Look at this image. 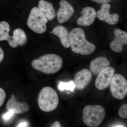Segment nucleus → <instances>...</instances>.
<instances>
[{
    "instance_id": "1",
    "label": "nucleus",
    "mask_w": 127,
    "mask_h": 127,
    "mask_svg": "<svg viewBox=\"0 0 127 127\" xmlns=\"http://www.w3.org/2000/svg\"><path fill=\"white\" fill-rule=\"evenodd\" d=\"M70 43L72 51L82 55H91L95 51L96 47L86 38L83 30L79 28L73 29L69 33Z\"/></svg>"
},
{
    "instance_id": "2",
    "label": "nucleus",
    "mask_w": 127,
    "mask_h": 127,
    "mask_svg": "<svg viewBox=\"0 0 127 127\" xmlns=\"http://www.w3.org/2000/svg\"><path fill=\"white\" fill-rule=\"evenodd\" d=\"M31 64L32 67L37 70L45 74H53L62 68L63 61L58 55L47 54L33 60Z\"/></svg>"
},
{
    "instance_id": "3",
    "label": "nucleus",
    "mask_w": 127,
    "mask_h": 127,
    "mask_svg": "<svg viewBox=\"0 0 127 127\" xmlns=\"http://www.w3.org/2000/svg\"><path fill=\"white\" fill-rule=\"evenodd\" d=\"M59 102L58 95L52 88L45 87L39 92L37 103L39 108L43 112H48L55 110Z\"/></svg>"
},
{
    "instance_id": "4",
    "label": "nucleus",
    "mask_w": 127,
    "mask_h": 127,
    "mask_svg": "<svg viewBox=\"0 0 127 127\" xmlns=\"http://www.w3.org/2000/svg\"><path fill=\"white\" fill-rule=\"evenodd\" d=\"M106 115V111L100 105H88L83 111V120L88 127H96L101 124Z\"/></svg>"
},
{
    "instance_id": "5",
    "label": "nucleus",
    "mask_w": 127,
    "mask_h": 127,
    "mask_svg": "<svg viewBox=\"0 0 127 127\" xmlns=\"http://www.w3.org/2000/svg\"><path fill=\"white\" fill-rule=\"evenodd\" d=\"M48 20L38 7L32 9L27 21L28 27L34 32L42 34L47 30L46 23Z\"/></svg>"
},
{
    "instance_id": "6",
    "label": "nucleus",
    "mask_w": 127,
    "mask_h": 127,
    "mask_svg": "<svg viewBox=\"0 0 127 127\" xmlns=\"http://www.w3.org/2000/svg\"><path fill=\"white\" fill-rule=\"evenodd\" d=\"M110 89L113 96L118 100H122L127 94V81L125 78L119 74L114 75Z\"/></svg>"
},
{
    "instance_id": "7",
    "label": "nucleus",
    "mask_w": 127,
    "mask_h": 127,
    "mask_svg": "<svg viewBox=\"0 0 127 127\" xmlns=\"http://www.w3.org/2000/svg\"><path fill=\"white\" fill-rule=\"evenodd\" d=\"M115 70L112 67H108L98 74L95 79V86L98 90L102 91L107 88L114 75Z\"/></svg>"
},
{
    "instance_id": "8",
    "label": "nucleus",
    "mask_w": 127,
    "mask_h": 127,
    "mask_svg": "<svg viewBox=\"0 0 127 127\" xmlns=\"http://www.w3.org/2000/svg\"><path fill=\"white\" fill-rule=\"evenodd\" d=\"M60 7L57 13V19L59 23L67 21L75 12L74 8L66 0H62L59 2Z\"/></svg>"
},
{
    "instance_id": "9",
    "label": "nucleus",
    "mask_w": 127,
    "mask_h": 127,
    "mask_svg": "<svg viewBox=\"0 0 127 127\" xmlns=\"http://www.w3.org/2000/svg\"><path fill=\"white\" fill-rule=\"evenodd\" d=\"M110 8L111 5L109 4H102L101 9L96 13L97 16L100 21L105 22L110 25H114L118 22L119 16L117 14H110Z\"/></svg>"
},
{
    "instance_id": "10",
    "label": "nucleus",
    "mask_w": 127,
    "mask_h": 127,
    "mask_svg": "<svg viewBox=\"0 0 127 127\" xmlns=\"http://www.w3.org/2000/svg\"><path fill=\"white\" fill-rule=\"evenodd\" d=\"M114 39L110 44L111 50L115 52L122 51L123 46L127 44V33L126 32L117 28L114 31Z\"/></svg>"
},
{
    "instance_id": "11",
    "label": "nucleus",
    "mask_w": 127,
    "mask_h": 127,
    "mask_svg": "<svg viewBox=\"0 0 127 127\" xmlns=\"http://www.w3.org/2000/svg\"><path fill=\"white\" fill-rule=\"evenodd\" d=\"M81 16L77 21V25L81 26H91L94 22L97 16L95 9L91 7H84L80 12Z\"/></svg>"
},
{
    "instance_id": "12",
    "label": "nucleus",
    "mask_w": 127,
    "mask_h": 127,
    "mask_svg": "<svg viewBox=\"0 0 127 127\" xmlns=\"http://www.w3.org/2000/svg\"><path fill=\"white\" fill-rule=\"evenodd\" d=\"M92 78V72L88 69L84 68L78 72L74 77L77 89L79 91L83 90L89 84Z\"/></svg>"
},
{
    "instance_id": "13",
    "label": "nucleus",
    "mask_w": 127,
    "mask_h": 127,
    "mask_svg": "<svg viewBox=\"0 0 127 127\" xmlns=\"http://www.w3.org/2000/svg\"><path fill=\"white\" fill-rule=\"evenodd\" d=\"M6 108L7 111H11L15 114H20L29 111L30 107L27 103L17 101L15 95H12L6 103Z\"/></svg>"
},
{
    "instance_id": "14",
    "label": "nucleus",
    "mask_w": 127,
    "mask_h": 127,
    "mask_svg": "<svg viewBox=\"0 0 127 127\" xmlns=\"http://www.w3.org/2000/svg\"><path fill=\"white\" fill-rule=\"evenodd\" d=\"M110 62L105 57H98L91 61L90 69L91 72L94 75H98L103 70L110 65Z\"/></svg>"
},
{
    "instance_id": "15",
    "label": "nucleus",
    "mask_w": 127,
    "mask_h": 127,
    "mask_svg": "<svg viewBox=\"0 0 127 127\" xmlns=\"http://www.w3.org/2000/svg\"><path fill=\"white\" fill-rule=\"evenodd\" d=\"M52 32L59 37L61 43L64 47L68 48L70 46L69 33L66 27L58 25L53 29Z\"/></svg>"
},
{
    "instance_id": "16",
    "label": "nucleus",
    "mask_w": 127,
    "mask_h": 127,
    "mask_svg": "<svg viewBox=\"0 0 127 127\" xmlns=\"http://www.w3.org/2000/svg\"><path fill=\"white\" fill-rule=\"evenodd\" d=\"M10 28L9 23L2 21L0 22V41H7L9 45L15 48L18 46L12 36L9 35Z\"/></svg>"
},
{
    "instance_id": "17",
    "label": "nucleus",
    "mask_w": 127,
    "mask_h": 127,
    "mask_svg": "<svg viewBox=\"0 0 127 127\" xmlns=\"http://www.w3.org/2000/svg\"><path fill=\"white\" fill-rule=\"evenodd\" d=\"M38 7L48 20L51 21L56 17V11L51 2L44 0H40Z\"/></svg>"
},
{
    "instance_id": "18",
    "label": "nucleus",
    "mask_w": 127,
    "mask_h": 127,
    "mask_svg": "<svg viewBox=\"0 0 127 127\" xmlns=\"http://www.w3.org/2000/svg\"><path fill=\"white\" fill-rule=\"evenodd\" d=\"M12 37L18 46H23L27 42V38L25 32L22 29L17 28L13 32Z\"/></svg>"
},
{
    "instance_id": "19",
    "label": "nucleus",
    "mask_w": 127,
    "mask_h": 127,
    "mask_svg": "<svg viewBox=\"0 0 127 127\" xmlns=\"http://www.w3.org/2000/svg\"><path fill=\"white\" fill-rule=\"evenodd\" d=\"M58 87L59 90L61 91L64 90H70L72 92L76 87V85L73 81L67 83L60 82Z\"/></svg>"
},
{
    "instance_id": "20",
    "label": "nucleus",
    "mask_w": 127,
    "mask_h": 127,
    "mask_svg": "<svg viewBox=\"0 0 127 127\" xmlns=\"http://www.w3.org/2000/svg\"><path fill=\"white\" fill-rule=\"evenodd\" d=\"M118 114L120 117L123 119L127 118V105L124 104L122 106L118 111Z\"/></svg>"
},
{
    "instance_id": "21",
    "label": "nucleus",
    "mask_w": 127,
    "mask_h": 127,
    "mask_svg": "<svg viewBox=\"0 0 127 127\" xmlns=\"http://www.w3.org/2000/svg\"><path fill=\"white\" fill-rule=\"evenodd\" d=\"M6 97V94L4 91L0 87V107L2 106Z\"/></svg>"
},
{
    "instance_id": "22",
    "label": "nucleus",
    "mask_w": 127,
    "mask_h": 127,
    "mask_svg": "<svg viewBox=\"0 0 127 127\" xmlns=\"http://www.w3.org/2000/svg\"><path fill=\"white\" fill-rule=\"evenodd\" d=\"M15 114L14 113L11 111H8L2 116V118L5 121L9 120L13 115Z\"/></svg>"
},
{
    "instance_id": "23",
    "label": "nucleus",
    "mask_w": 127,
    "mask_h": 127,
    "mask_svg": "<svg viewBox=\"0 0 127 127\" xmlns=\"http://www.w3.org/2000/svg\"><path fill=\"white\" fill-rule=\"evenodd\" d=\"M92 1L98 3V4H105L109 3L112 0H91Z\"/></svg>"
},
{
    "instance_id": "24",
    "label": "nucleus",
    "mask_w": 127,
    "mask_h": 127,
    "mask_svg": "<svg viewBox=\"0 0 127 127\" xmlns=\"http://www.w3.org/2000/svg\"><path fill=\"white\" fill-rule=\"evenodd\" d=\"M4 53L1 48L0 47V63L2 62L4 58Z\"/></svg>"
},
{
    "instance_id": "25",
    "label": "nucleus",
    "mask_w": 127,
    "mask_h": 127,
    "mask_svg": "<svg viewBox=\"0 0 127 127\" xmlns=\"http://www.w3.org/2000/svg\"><path fill=\"white\" fill-rule=\"evenodd\" d=\"M51 127H61V124L58 121L55 122Z\"/></svg>"
},
{
    "instance_id": "26",
    "label": "nucleus",
    "mask_w": 127,
    "mask_h": 127,
    "mask_svg": "<svg viewBox=\"0 0 127 127\" xmlns=\"http://www.w3.org/2000/svg\"><path fill=\"white\" fill-rule=\"evenodd\" d=\"M18 127H27V123L24 122L20 123V124L18 125Z\"/></svg>"
}]
</instances>
